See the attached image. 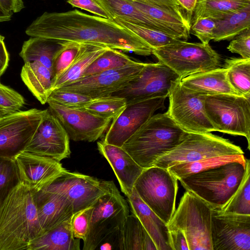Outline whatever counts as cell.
I'll return each instance as SVG.
<instances>
[{
  "label": "cell",
  "instance_id": "36",
  "mask_svg": "<svg viewBox=\"0 0 250 250\" xmlns=\"http://www.w3.org/2000/svg\"><path fill=\"white\" fill-rule=\"evenodd\" d=\"M112 20L135 33L147 43L152 49L182 41L163 32L135 24L117 18H114Z\"/></svg>",
  "mask_w": 250,
  "mask_h": 250
},
{
  "label": "cell",
  "instance_id": "38",
  "mask_svg": "<svg viewBox=\"0 0 250 250\" xmlns=\"http://www.w3.org/2000/svg\"><path fill=\"white\" fill-rule=\"evenodd\" d=\"M134 61L120 50L109 48L91 63L84 72L82 78L122 67Z\"/></svg>",
  "mask_w": 250,
  "mask_h": 250
},
{
  "label": "cell",
  "instance_id": "21",
  "mask_svg": "<svg viewBox=\"0 0 250 250\" xmlns=\"http://www.w3.org/2000/svg\"><path fill=\"white\" fill-rule=\"evenodd\" d=\"M99 153L109 163L120 186L121 191L128 197L134 185L145 168L140 167L122 147L104 141L97 142Z\"/></svg>",
  "mask_w": 250,
  "mask_h": 250
},
{
  "label": "cell",
  "instance_id": "28",
  "mask_svg": "<svg viewBox=\"0 0 250 250\" xmlns=\"http://www.w3.org/2000/svg\"><path fill=\"white\" fill-rule=\"evenodd\" d=\"M21 76L24 84L42 104L47 102L52 92L51 71L41 62H24Z\"/></svg>",
  "mask_w": 250,
  "mask_h": 250
},
{
  "label": "cell",
  "instance_id": "11",
  "mask_svg": "<svg viewBox=\"0 0 250 250\" xmlns=\"http://www.w3.org/2000/svg\"><path fill=\"white\" fill-rule=\"evenodd\" d=\"M206 97L184 87L179 80L173 83L168 94L169 106L167 113L188 133L216 131L205 111Z\"/></svg>",
  "mask_w": 250,
  "mask_h": 250
},
{
  "label": "cell",
  "instance_id": "5",
  "mask_svg": "<svg viewBox=\"0 0 250 250\" xmlns=\"http://www.w3.org/2000/svg\"><path fill=\"white\" fill-rule=\"evenodd\" d=\"M212 210L204 201L186 190L167 224L168 230L183 231L189 250H212Z\"/></svg>",
  "mask_w": 250,
  "mask_h": 250
},
{
  "label": "cell",
  "instance_id": "22",
  "mask_svg": "<svg viewBox=\"0 0 250 250\" xmlns=\"http://www.w3.org/2000/svg\"><path fill=\"white\" fill-rule=\"evenodd\" d=\"M32 194L44 231L70 219L74 214L71 203L57 192L44 188Z\"/></svg>",
  "mask_w": 250,
  "mask_h": 250
},
{
  "label": "cell",
  "instance_id": "29",
  "mask_svg": "<svg viewBox=\"0 0 250 250\" xmlns=\"http://www.w3.org/2000/svg\"><path fill=\"white\" fill-rule=\"evenodd\" d=\"M109 48L99 44L82 43L79 52L71 65L53 84L52 91L82 78L91 63Z\"/></svg>",
  "mask_w": 250,
  "mask_h": 250
},
{
  "label": "cell",
  "instance_id": "23",
  "mask_svg": "<svg viewBox=\"0 0 250 250\" xmlns=\"http://www.w3.org/2000/svg\"><path fill=\"white\" fill-rule=\"evenodd\" d=\"M127 198L131 213L139 219L157 250H172L167 225L141 200L134 188Z\"/></svg>",
  "mask_w": 250,
  "mask_h": 250
},
{
  "label": "cell",
  "instance_id": "9",
  "mask_svg": "<svg viewBox=\"0 0 250 250\" xmlns=\"http://www.w3.org/2000/svg\"><path fill=\"white\" fill-rule=\"evenodd\" d=\"M244 154L240 146L211 132L188 133L178 146L159 158L154 166L168 168L183 163Z\"/></svg>",
  "mask_w": 250,
  "mask_h": 250
},
{
  "label": "cell",
  "instance_id": "30",
  "mask_svg": "<svg viewBox=\"0 0 250 250\" xmlns=\"http://www.w3.org/2000/svg\"><path fill=\"white\" fill-rule=\"evenodd\" d=\"M60 46L61 43L59 42L31 37L23 42L20 56L24 62H39L52 72L53 60Z\"/></svg>",
  "mask_w": 250,
  "mask_h": 250
},
{
  "label": "cell",
  "instance_id": "47",
  "mask_svg": "<svg viewBox=\"0 0 250 250\" xmlns=\"http://www.w3.org/2000/svg\"><path fill=\"white\" fill-rule=\"evenodd\" d=\"M66 2L74 7L79 8L97 16L112 20L98 0H66Z\"/></svg>",
  "mask_w": 250,
  "mask_h": 250
},
{
  "label": "cell",
  "instance_id": "25",
  "mask_svg": "<svg viewBox=\"0 0 250 250\" xmlns=\"http://www.w3.org/2000/svg\"><path fill=\"white\" fill-rule=\"evenodd\" d=\"M71 218L36 237L27 250H80V239L73 235Z\"/></svg>",
  "mask_w": 250,
  "mask_h": 250
},
{
  "label": "cell",
  "instance_id": "51",
  "mask_svg": "<svg viewBox=\"0 0 250 250\" xmlns=\"http://www.w3.org/2000/svg\"><path fill=\"white\" fill-rule=\"evenodd\" d=\"M0 5L13 13L19 12L24 8L23 0H0Z\"/></svg>",
  "mask_w": 250,
  "mask_h": 250
},
{
  "label": "cell",
  "instance_id": "27",
  "mask_svg": "<svg viewBox=\"0 0 250 250\" xmlns=\"http://www.w3.org/2000/svg\"><path fill=\"white\" fill-rule=\"evenodd\" d=\"M98 0L111 16L112 20L114 18H117L135 24L159 30L176 37L169 29L139 10L130 0Z\"/></svg>",
  "mask_w": 250,
  "mask_h": 250
},
{
  "label": "cell",
  "instance_id": "44",
  "mask_svg": "<svg viewBox=\"0 0 250 250\" xmlns=\"http://www.w3.org/2000/svg\"><path fill=\"white\" fill-rule=\"evenodd\" d=\"M25 104L24 98L0 82V108L11 113L20 111Z\"/></svg>",
  "mask_w": 250,
  "mask_h": 250
},
{
  "label": "cell",
  "instance_id": "50",
  "mask_svg": "<svg viewBox=\"0 0 250 250\" xmlns=\"http://www.w3.org/2000/svg\"><path fill=\"white\" fill-rule=\"evenodd\" d=\"M143 2L163 8L174 10L186 15L180 3L177 0H134Z\"/></svg>",
  "mask_w": 250,
  "mask_h": 250
},
{
  "label": "cell",
  "instance_id": "40",
  "mask_svg": "<svg viewBox=\"0 0 250 250\" xmlns=\"http://www.w3.org/2000/svg\"><path fill=\"white\" fill-rule=\"evenodd\" d=\"M60 42L61 46L57 50L53 62L52 85L71 65L79 53L82 43L69 41Z\"/></svg>",
  "mask_w": 250,
  "mask_h": 250
},
{
  "label": "cell",
  "instance_id": "37",
  "mask_svg": "<svg viewBox=\"0 0 250 250\" xmlns=\"http://www.w3.org/2000/svg\"><path fill=\"white\" fill-rule=\"evenodd\" d=\"M220 210L226 213L250 215V162L249 159H247L246 172L241 184Z\"/></svg>",
  "mask_w": 250,
  "mask_h": 250
},
{
  "label": "cell",
  "instance_id": "6",
  "mask_svg": "<svg viewBox=\"0 0 250 250\" xmlns=\"http://www.w3.org/2000/svg\"><path fill=\"white\" fill-rule=\"evenodd\" d=\"M152 54L175 72L181 79L221 67L220 55L208 44L180 41L158 48Z\"/></svg>",
  "mask_w": 250,
  "mask_h": 250
},
{
  "label": "cell",
  "instance_id": "3",
  "mask_svg": "<svg viewBox=\"0 0 250 250\" xmlns=\"http://www.w3.org/2000/svg\"><path fill=\"white\" fill-rule=\"evenodd\" d=\"M188 134L167 112L158 113L147 120L122 147L140 167L147 168L178 146Z\"/></svg>",
  "mask_w": 250,
  "mask_h": 250
},
{
  "label": "cell",
  "instance_id": "10",
  "mask_svg": "<svg viewBox=\"0 0 250 250\" xmlns=\"http://www.w3.org/2000/svg\"><path fill=\"white\" fill-rule=\"evenodd\" d=\"M129 214L128 204L112 181L107 192L93 205L87 236L83 250H95L100 242L117 229H122Z\"/></svg>",
  "mask_w": 250,
  "mask_h": 250
},
{
  "label": "cell",
  "instance_id": "14",
  "mask_svg": "<svg viewBox=\"0 0 250 250\" xmlns=\"http://www.w3.org/2000/svg\"><path fill=\"white\" fill-rule=\"evenodd\" d=\"M110 182L66 170L44 188L66 198L71 203L74 213L93 206L107 192Z\"/></svg>",
  "mask_w": 250,
  "mask_h": 250
},
{
  "label": "cell",
  "instance_id": "45",
  "mask_svg": "<svg viewBox=\"0 0 250 250\" xmlns=\"http://www.w3.org/2000/svg\"><path fill=\"white\" fill-rule=\"evenodd\" d=\"M215 22L210 18H201L190 24V34L195 36L204 44H208L213 40Z\"/></svg>",
  "mask_w": 250,
  "mask_h": 250
},
{
  "label": "cell",
  "instance_id": "53",
  "mask_svg": "<svg viewBox=\"0 0 250 250\" xmlns=\"http://www.w3.org/2000/svg\"><path fill=\"white\" fill-rule=\"evenodd\" d=\"M14 13L3 8L0 5V22L11 20Z\"/></svg>",
  "mask_w": 250,
  "mask_h": 250
},
{
  "label": "cell",
  "instance_id": "1",
  "mask_svg": "<svg viewBox=\"0 0 250 250\" xmlns=\"http://www.w3.org/2000/svg\"><path fill=\"white\" fill-rule=\"evenodd\" d=\"M25 33L57 42L93 43L125 52L147 56L152 49L132 31L110 20L75 9L45 12L28 26Z\"/></svg>",
  "mask_w": 250,
  "mask_h": 250
},
{
  "label": "cell",
  "instance_id": "48",
  "mask_svg": "<svg viewBox=\"0 0 250 250\" xmlns=\"http://www.w3.org/2000/svg\"><path fill=\"white\" fill-rule=\"evenodd\" d=\"M95 250H124L122 229H117L109 233L100 242Z\"/></svg>",
  "mask_w": 250,
  "mask_h": 250
},
{
  "label": "cell",
  "instance_id": "34",
  "mask_svg": "<svg viewBox=\"0 0 250 250\" xmlns=\"http://www.w3.org/2000/svg\"><path fill=\"white\" fill-rule=\"evenodd\" d=\"M247 158L244 154L214 157L201 160L183 163L172 166L167 169L178 180L189 175L224 165L238 162L245 164Z\"/></svg>",
  "mask_w": 250,
  "mask_h": 250
},
{
  "label": "cell",
  "instance_id": "20",
  "mask_svg": "<svg viewBox=\"0 0 250 250\" xmlns=\"http://www.w3.org/2000/svg\"><path fill=\"white\" fill-rule=\"evenodd\" d=\"M15 161L21 182L32 193L47 187L66 170L60 162L25 151Z\"/></svg>",
  "mask_w": 250,
  "mask_h": 250
},
{
  "label": "cell",
  "instance_id": "17",
  "mask_svg": "<svg viewBox=\"0 0 250 250\" xmlns=\"http://www.w3.org/2000/svg\"><path fill=\"white\" fill-rule=\"evenodd\" d=\"M47 103L49 110L62 124L69 139L74 141H97L106 132L112 120L91 113L83 108L71 109Z\"/></svg>",
  "mask_w": 250,
  "mask_h": 250
},
{
  "label": "cell",
  "instance_id": "43",
  "mask_svg": "<svg viewBox=\"0 0 250 250\" xmlns=\"http://www.w3.org/2000/svg\"><path fill=\"white\" fill-rule=\"evenodd\" d=\"M93 206L79 210L71 218V227L74 237L85 241L89 231Z\"/></svg>",
  "mask_w": 250,
  "mask_h": 250
},
{
  "label": "cell",
  "instance_id": "24",
  "mask_svg": "<svg viewBox=\"0 0 250 250\" xmlns=\"http://www.w3.org/2000/svg\"><path fill=\"white\" fill-rule=\"evenodd\" d=\"M181 84L191 91L206 96L225 94L239 95L230 84L227 70L224 67L189 75L181 80Z\"/></svg>",
  "mask_w": 250,
  "mask_h": 250
},
{
  "label": "cell",
  "instance_id": "12",
  "mask_svg": "<svg viewBox=\"0 0 250 250\" xmlns=\"http://www.w3.org/2000/svg\"><path fill=\"white\" fill-rule=\"evenodd\" d=\"M44 111L33 108L0 117V157L15 160L25 150Z\"/></svg>",
  "mask_w": 250,
  "mask_h": 250
},
{
  "label": "cell",
  "instance_id": "4",
  "mask_svg": "<svg viewBox=\"0 0 250 250\" xmlns=\"http://www.w3.org/2000/svg\"><path fill=\"white\" fill-rule=\"evenodd\" d=\"M247 162V161H246ZM245 164L233 162L178 180L212 209H221L236 192L245 176Z\"/></svg>",
  "mask_w": 250,
  "mask_h": 250
},
{
  "label": "cell",
  "instance_id": "8",
  "mask_svg": "<svg viewBox=\"0 0 250 250\" xmlns=\"http://www.w3.org/2000/svg\"><path fill=\"white\" fill-rule=\"evenodd\" d=\"M207 115L219 131L245 137L250 146V98L233 94L206 96Z\"/></svg>",
  "mask_w": 250,
  "mask_h": 250
},
{
  "label": "cell",
  "instance_id": "7",
  "mask_svg": "<svg viewBox=\"0 0 250 250\" xmlns=\"http://www.w3.org/2000/svg\"><path fill=\"white\" fill-rule=\"evenodd\" d=\"M178 179L157 166L145 168L134 188L141 200L167 225L175 210Z\"/></svg>",
  "mask_w": 250,
  "mask_h": 250
},
{
  "label": "cell",
  "instance_id": "46",
  "mask_svg": "<svg viewBox=\"0 0 250 250\" xmlns=\"http://www.w3.org/2000/svg\"><path fill=\"white\" fill-rule=\"evenodd\" d=\"M227 49L232 53L239 54L242 58L250 59V28L233 39Z\"/></svg>",
  "mask_w": 250,
  "mask_h": 250
},
{
  "label": "cell",
  "instance_id": "13",
  "mask_svg": "<svg viewBox=\"0 0 250 250\" xmlns=\"http://www.w3.org/2000/svg\"><path fill=\"white\" fill-rule=\"evenodd\" d=\"M181 80L168 66L158 62L146 63L139 74L123 89L112 95L130 104L160 97H167L173 83Z\"/></svg>",
  "mask_w": 250,
  "mask_h": 250
},
{
  "label": "cell",
  "instance_id": "31",
  "mask_svg": "<svg viewBox=\"0 0 250 250\" xmlns=\"http://www.w3.org/2000/svg\"><path fill=\"white\" fill-rule=\"evenodd\" d=\"M250 6V0H197L190 23L201 18L219 19Z\"/></svg>",
  "mask_w": 250,
  "mask_h": 250
},
{
  "label": "cell",
  "instance_id": "54",
  "mask_svg": "<svg viewBox=\"0 0 250 250\" xmlns=\"http://www.w3.org/2000/svg\"><path fill=\"white\" fill-rule=\"evenodd\" d=\"M10 113L0 108V117Z\"/></svg>",
  "mask_w": 250,
  "mask_h": 250
},
{
  "label": "cell",
  "instance_id": "32",
  "mask_svg": "<svg viewBox=\"0 0 250 250\" xmlns=\"http://www.w3.org/2000/svg\"><path fill=\"white\" fill-rule=\"evenodd\" d=\"M214 20L215 28L212 40L214 42H220L232 40L250 28V6L241 11Z\"/></svg>",
  "mask_w": 250,
  "mask_h": 250
},
{
  "label": "cell",
  "instance_id": "15",
  "mask_svg": "<svg viewBox=\"0 0 250 250\" xmlns=\"http://www.w3.org/2000/svg\"><path fill=\"white\" fill-rule=\"evenodd\" d=\"M146 63L134 61L122 67L83 77L57 89L80 93L93 99L110 96L126 87Z\"/></svg>",
  "mask_w": 250,
  "mask_h": 250
},
{
  "label": "cell",
  "instance_id": "16",
  "mask_svg": "<svg viewBox=\"0 0 250 250\" xmlns=\"http://www.w3.org/2000/svg\"><path fill=\"white\" fill-rule=\"evenodd\" d=\"M212 250H250V215L212 209Z\"/></svg>",
  "mask_w": 250,
  "mask_h": 250
},
{
  "label": "cell",
  "instance_id": "2",
  "mask_svg": "<svg viewBox=\"0 0 250 250\" xmlns=\"http://www.w3.org/2000/svg\"><path fill=\"white\" fill-rule=\"evenodd\" d=\"M43 232L33 194L21 182L0 205V250H27Z\"/></svg>",
  "mask_w": 250,
  "mask_h": 250
},
{
  "label": "cell",
  "instance_id": "39",
  "mask_svg": "<svg viewBox=\"0 0 250 250\" xmlns=\"http://www.w3.org/2000/svg\"><path fill=\"white\" fill-rule=\"evenodd\" d=\"M126 105L125 98L110 95L93 99L83 108L94 114L113 120L123 111Z\"/></svg>",
  "mask_w": 250,
  "mask_h": 250
},
{
  "label": "cell",
  "instance_id": "49",
  "mask_svg": "<svg viewBox=\"0 0 250 250\" xmlns=\"http://www.w3.org/2000/svg\"><path fill=\"white\" fill-rule=\"evenodd\" d=\"M172 250H189L184 233L179 229L169 230Z\"/></svg>",
  "mask_w": 250,
  "mask_h": 250
},
{
  "label": "cell",
  "instance_id": "42",
  "mask_svg": "<svg viewBox=\"0 0 250 250\" xmlns=\"http://www.w3.org/2000/svg\"><path fill=\"white\" fill-rule=\"evenodd\" d=\"M92 99L80 93L55 89L50 93L47 103H53L67 108H81Z\"/></svg>",
  "mask_w": 250,
  "mask_h": 250
},
{
  "label": "cell",
  "instance_id": "18",
  "mask_svg": "<svg viewBox=\"0 0 250 250\" xmlns=\"http://www.w3.org/2000/svg\"><path fill=\"white\" fill-rule=\"evenodd\" d=\"M166 98L160 97L127 104L123 111L112 121L103 141L122 147L155 111L165 107Z\"/></svg>",
  "mask_w": 250,
  "mask_h": 250
},
{
  "label": "cell",
  "instance_id": "33",
  "mask_svg": "<svg viewBox=\"0 0 250 250\" xmlns=\"http://www.w3.org/2000/svg\"><path fill=\"white\" fill-rule=\"evenodd\" d=\"M122 232L124 250H157L149 234L134 214L127 216Z\"/></svg>",
  "mask_w": 250,
  "mask_h": 250
},
{
  "label": "cell",
  "instance_id": "52",
  "mask_svg": "<svg viewBox=\"0 0 250 250\" xmlns=\"http://www.w3.org/2000/svg\"><path fill=\"white\" fill-rule=\"evenodd\" d=\"M190 20L197 0H177Z\"/></svg>",
  "mask_w": 250,
  "mask_h": 250
},
{
  "label": "cell",
  "instance_id": "41",
  "mask_svg": "<svg viewBox=\"0 0 250 250\" xmlns=\"http://www.w3.org/2000/svg\"><path fill=\"white\" fill-rule=\"evenodd\" d=\"M21 182L15 161L0 157V205Z\"/></svg>",
  "mask_w": 250,
  "mask_h": 250
},
{
  "label": "cell",
  "instance_id": "35",
  "mask_svg": "<svg viewBox=\"0 0 250 250\" xmlns=\"http://www.w3.org/2000/svg\"><path fill=\"white\" fill-rule=\"evenodd\" d=\"M228 81L240 96L250 98V59L231 58L225 61Z\"/></svg>",
  "mask_w": 250,
  "mask_h": 250
},
{
  "label": "cell",
  "instance_id": "26",
  "mask_svg": "<svg viewBox=\"0 0 250 250\" xmlns=\"http://www.w3.org/2000/svg\"><path fill=\"white\" fill-rule=\"evenodd\" d=\"M130 0L139 10L169 29L178 38L187 41L190 38V21L183 13L143 2Z\"/></svg>",
  "mask_w": 250,
  "mask_h": 250
},
{
  "label": "cell",
  "instance_id": "19",
  "mask_svg": "<svg viewBox=\"0 0 250 250\" xmlns=\"http://www.w3.org/2000/svg\"><path fill=\"white\" fill-rule=\"evenodd\" d=\"M69 137L58 119L45 109L42 121L24 151L60 162L70 156Z\"/></svg>",
  "mask_w": 250,
  "mask_h": 250
}]
</instances>
